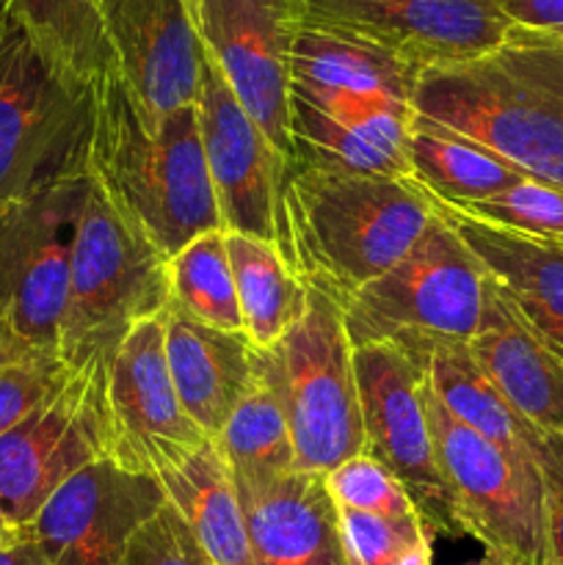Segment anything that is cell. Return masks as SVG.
I'll use <instances>...</instances> for the list:
<instances>
[{"label":"cell","mask_w":563,"mask_h":565,"mask_svg":"<svg viewBox=\"0 0 563 565\" xmlns=\"http://www.w3.org/2000/svg\"><path fill=\"white\" fill-rule=\"evenodd\" d=\"M434 215L428 193L408 177L334 174L285 160L276 246L304 285L342 303L395 268Z\"/></svg>","instance_id":"obj_1"},{"label":"cell","mask_w":563,"mask_h":565,"mask_svg":"<svg viewBox=\"0 0 563 565\" xmlns=\"http://www.w3.org/2000/svg\"><path fill=\"white\" fill-rule=\"evenodd\" d=\"M88 177L163 257L221 230L196 105L149 116L119 72L97 92Z\"/></svg>","instance_id":"obj_2"},{"label":"cell","mask_w":563,"mask_h":565,"mask_svg":"<svg viewBox=\"0 0 563 565\" xmlns=\"http://www.w3.org/2000/svg\"><path fill=\"white\" fill-rule=\"evenodd\" d=\"M414 116L563 188V39L513 28L491 53L419 72Z\"/></svg>","instance_id":"obj_3"},{"label":"cell","mask_w":563,"mask_h":565,"mask_svg":"<svg viewBox=\"0 0 563 565\" xmlns=\"http://www.w3.org/2000/svg\"><path fill=\"white\" fill-rule=\"evenodd\" d=\"M169 303V257L138 235L92 180L77 215L59 356L70 370L110 364L125 337Z\"/></svg>","instance_id":"obj_4"},{"label":"cell","mask_w":563,"mask_h":565,"mask_svg":"<svg viewBox=\"0 0 563 565\" xmlns=\"http://www.w3.org/2000/svg\"><path fill=\"white\" fill-rule=\"evenodd\" d=\"M489 287V270L436 213L395 268L340 303L348 340L353 348L390 342L425 370L434 342L472 340Z\"/></svg>","instance_id":"obj_5"},{"label":"cell","mask_w":563,"mask_h":565,"mask_svg":"<svg viewBox=\"0 0 563 565\" xmlns=\"http://www.w3.org/2000/svg\"><path fill=\"white\" fill-rule=\"evenodd\" d=\"M97 92L9 22L0 42V202L88 177Z\"/></svg>","instance_id":"obj_6"},{"label":"cell","mask_w":563,"mask_h":565,"mask_svg":"<svg viewBox=\"0 0 563 565\" xmlns=\"http://www.w3.org/2000/svg\"><path fill=\"white\" fill-rule=\"evenodd\" d=\"M257 364L285 406L296 472L329 475L362 456L353 345L337 298L309 287L304 318L274 348L257 351Z\"/></svg>","instance_id":"obj_7"},{"label":"cell","mask_w":563,"mask_h":565,"mask_svg":"<svg viewBox=\"0 0 563 565\" xmlns=\"http://www.w3.org/2000/svg\"><path fill=\"white\" fill-rule=\"evenodd\" d=\"M92 177L0 202V340L59 353L77 215Z\"/></svg>","instance_id":"obj_8"},{"label":"cell","mask_w":563,"mask_h":565,"mask_svg":"<svg viewBox=\"0 0 563 565\" xmlns=\"http://www.w3.org/2000/svg\"><path fill=\"white\" fill-rule=\"evenodd\" d=\"M419 397L464 535L511 565H544V497L539 467L453 419L431 390L428 375L419 386Z\"/></svg>","instance_id":"obj_9"},{"label":"cell","mask_w":563,"mask_h":565,"mask_svg":"<svg viewBox=\"0 0 563 565\" xmlns=\"http://www.w3.org/2000/svg\"><path fill=\"white\" fill-rule=\"evenodd\" d=\"M108 367L75 370L64 390L0 436V508L11 527H28L72 475L110 458Z\"/></svg>","instance_id":"obj_10"},{"label":"cell","mask_w":563,"mask_h":565,"mask_svg":"<svg viewBox=\"0 0 563 565\" xmlns=\"http://www.w3.org/2000/svg\"><path fill=\"white\" fill-rule=\"evenodd\" d=\"M353 373L362 408L364 452L395 475L431 533L467 539L419 397L425 370L401 348L381 342L353 348Z\"/></svg>","instance_id":"obj_11"},{"label":"cell","mask_w":563,"mask_h":565,"mask_svg":"<svg viewBox=\"0 0 563 565\" xmlns=\"http://www.w3.org/2000/svg\"><path fill=\"white\" fill-rule=\"evenodd\" d=\"M199 39L230 92L285 160L290 141V55L301 0H191Z\"/></svg>","instance_id":"obj_12"},{"label":"cell","mask_w":563,"mask_h":565,"mask_svg":"<svg viewBox=\"0 0 563 565\" xmlns=\"http://www.w3.org/2000/svg\"><path fill=\"white\" fill-rule=\"evenodd\" d=\"M508 0H301V25L346 33L414 70L472 61L513 31Z\"/></svg>","instance_id":"obj_13"},{"label":"cell","mask_w":563,"mask_h":565,"mask_svg":"<svg viewBox=\"0 0 563 565\" xmlns=\"http://www.w3.org/2000/svg\"><path fill=\"white\" fill-rule=\"evenodd\" d=\"M108 412L110 461L127 472L160 478L210 441L188 417L171 384L163 315L138 323L110 359Z\"/></svg>","instance_id":"obj_14"},{"label":"cell","mask_w":563,"mask_h":565,"mask_svg":"<svg viewBox=\"0 0 563 565\" xmlns=\"http://www.w3.org/2000/svg\"><path fill=\"white\" fill-rule=\"evenodd\" d=\"M166 502L155 475L127 472L103 458L72 475L28 533L47 565H127L132 539Z\"/></svg>","instance_id":"obj_15"},{"label":"cell","mask_w":563,"mask_h":565,"mask_svg":"<svg viewBox=\"0 0 563 565\" xmlns=\"http://www.w3.org/2000/svg\"><path fill=\"white\" fill-rule=\"evenodd\" d=\"M196 116L221 230L276 243V199L285 158L243 110L208 53Z\"/></svg>","instance_id":"obj_16"},{"label":"cell","mask_w":563,"mask_h":565,"mask_svg":"<svg viewBox=\"0 0 563 565\" xmlns=\"http://www.w3.org/2000/svg\"><path fill=\"white\" fill-rule=\"evenodd\" d=\"M116 72L149 116L196 105L204 47L191 0H99Z\"/></svg>","instance_id":"obj_17"},{"label":"cell","mask_w":563,"mask_h":565,"mask_svg":"<svg viewBox=\"0 0 563 565\" xmlns=\"http://www.w3.org/2000/svg\"><path fill=\"white\" fill-rule=\"evenodd\" d=\"M419 70L346 33L301 25L290 55V94L323 114L414 116Z\"/></svg>","instance_id":"obj_18"},{"label":"cell","mask_w":563,"mask_h":565,"mask_svg":"<svg viewBox=\"0 0 563 565\" xmlns=\"http://www.w3.org/2000/svg\"><path fill=\"white\" fill-rule=\"evenodd\" d=\"M232 483L254 565H348L340 511L323 475L290 472L268 483Z\"/></svg>","instance_id":"obj_19"},{"label":"cell","mask_w":563,"mask_h":565,"mask_svg":"<svg viewBox=\"0 0 563 565\" xmlns=\"http://www.w3.org/2000/svg\"><path fill=\"white\" fill-rule=\"evenodd\" d=\"M475 362L533 430H563V353L546 345L491 279L484 318L469 340Z\"/></svg>","instance_id":"obj_20"},{"label":"cell","mask_w":563,"mask_h":565,"mask_svg":"<svg viewBox=\"0 0 563 565\" xmlns=\"http://www.w3.org/2000/svg\"><path fill=\"white\" fill-rule=\"evenodd\" d=\"M163 342L177 397L213 441L252 384L257 348L243 331L213 329L174 307L163 312Z\"/></svg>","instance_id":"obj_21"},{"label":"cell","mask_w":563,"mask_h":565,"mask_svg":"<svg viewBox=\"0 0 563 565\" xmlns=\"http://www.w3.org/2000/svg\"><path fill=\"white\" fill-rule=\"evenodd\" d=\"M436 213L480 259L524 323L563 353V248L484 224L428 196Z\"/></svg>","instance_id":"obj_22"},{"label":"cell","mask_w":563,"mask_h":565,"mask_svg":"<svg viewBox=\"0 0 563 565\" xmlns=\"http://www.w3.org/2000/svg\"><path fill=\"white\" fill-rule=\"evenodd\" d=\"M414 116L373 114L359 119L323 114L290 94V141L296 163L359 177H408V130Z\"/></svg>","instance_id":"obj_23"},{"label":"cell","mask_w":563,"mask_h":565,"mask_svg":"<svg viewBox=\"0 0 563 565\" xmlns=\"http://www.w3.org/2000/svg\"><path fill=\"white\" fill-rule=\"evenodd\" d=\"M158 480L213 565H254L246 516L230 467L213 441Z\"/></svg>","instance_id":"obj_24"},{"label":"cell","mask_w":563,"mask_h":565,"mask_svg":"<svg viewBox=\"0 0 563 565\" xmlns=\"http://www.w3.org/2000/svg\"><path fill=\"white\" fill-rule=\"evenodd\" d=\"M425 375L453 419L500 445L511 456L535 463L541 434L508 406L506 397L475 362L469 342H434L425 359Z\"/></svg>","instance_id":"obj_25"},{"label":"cell","mask_w":563,"mask_h":565,"mask_svg":"<svg viewBox=\"0 0 563 565\" xmlns=\"http://www.w3.org/2000/svg\"><path fill=\"white\" fill-rule=\"evenodd\" d=\"M408 180L445 204L500 196L528 177L491 149L414 116L408 130Z\"/></svg>","instance_id":"obj_26"},{"label":"cell","mask_w":563,"mask_h":565,"mask_svg":"<svg viewBox=\"0 0 563 565\" xmlns=\"http://www.w3.org/2000/svg\"><path fill=\"white\" fill-rule=\"evenodd\" d=\"M243 334L257 351L274 348L307 312L309 287L293 274L279 246L259 237L226 232Z\"/></svg>","instance_id":"obj_27"},{"label":"cell","mask_w":563,"mask_h":565,"mask_svg":"<svg viewBox=\"0 0 563 565\" xmlns=\"http://www.w3.org/2000/svg\"><path fill=\"white\" fill-rule=\"evenodd\" d=\"M9 14L44 58L88 86L116 75L99 0H6Z\"/></svg>","instance_id":"obj_28"},{"label":"cell","mask_w":563,"mask_h":565,"mask_svg":"<svg viewBox=\"0 0 563 565\" xmlns=\"http://www.w3.org/2000/svg\"><path fill=\"white\" fill-rule=\"evenodd\" d=\"M213 445L230 467L237 483H268L282 475L296 472L290 423L279 395L265 379L254 353V379L246 395L232 408Z\"/></svg>","instance_id":"obj_29"},{"label":"cell","mask_w":563,"mask_h":565,"mask_svg":"<svg viewBox=\"0 0 563 565\" xmlns=\"http://www.w3.org/2000/svg\"><path fill=\"white\" fill-rule=\"evenodd\" d=\"M171 303L188 318L221 331H243L235 276L226 254V232L199 235L169 259Z\"/></svg>","instance_id":"obj_30"},{"label":"cell","mask_w":563,"mask_h":565,"mask_svg":"<svg viewBox=\"0 0 563 565\" xmlns=\"http://www.w3.org/2000/svg\"><path fill=\"white\" fill-rule=\"evenodd\" d=\"M447 207L484 221V224L563 248V188L557 185L522 180L500 196L469 204H447Z\"/></svg>","instance_id":"obj_31"},{"label":"cell","mask_w":563,"mask_h":565,"mask_svg":"<svg viewBox=\"0 0 563 565\" xmlns=\"http://www.w3.org/2000/svg\"><path fill=\"white\" fill-rule=\"evenodd\" d=\"M75 370L59 353L28 351L0 340V436L66 386Z\"/></svg>","instance_id":"obj_32"},{"label":"cell","mask_w":563,"mask_h":565,"mask_svg":"<svg viewBox=\"0 0 563 565\" xmlns=\"http://www.w3.org/2000/svg\"><path fill=\"white\" fill-rule=\"evenodd\" d=\"M323 480L334 505L342 511L373 513V516L386 519L417 516L414 502L408 500L406 489L397 483L395 475L368 452L348 458L346 463L323 475Z\"/></svg>","instance_id":"obj_33"},{"label":"cell","mask_w":563,"mask_h":565,"mask_svg":"<svg viewBox=\"0 0 563 565\" xmlns=\"http://www.w3.org/2000/svg\"><path fill=\"white\" fill-rule=\"evenodd\" d=\"M337 511L348 565H397L431 533L419 516L386 519L342 508Z\"/></svg>","instance_id":"obj_34"},{"label":"cell","mask_w":563,"mask_h":565,"mask_svg":"<svg viewBox=\"0 0 563 565\" xmlns=\"http://www.w3.org/2000/svg\"><path fill=\"white\" fill-rule=\"evenodd\" d=\"M127 565H213L196 535L171 502H166L132 539Z\"/></svg>","instance_id":"obj_35"},{"label":"cell","mask_w":563,"mask_h":565,"mask_svg":"<svg viewBox=\"0 0 563 565\" xmlns=\"http://www.w3.org/2000/svg\"><path fill=\"white\" fill-rule=\"evenodd\" d=\"M535 467L544 497V565H563V430L541 436Z\"/></svg>","instance_id":"obj_36"},{"label":"cell","mask_w":563,"mask_h":565,"mask_svg":"<svg viewBox=\"0 0 563 565\" xmlns=\"http://www.w3.org/2000/svg\"><path fill=\"white\" fill-rule=\"evenodd\" d=\"M506 14L513 28L563 39V0H508Z\"/></svg>","instance_id":"obj_37"},{"label":"cell","mask_w":563,"mask_h":565,"mask_svg":"<svg viewBox=\"0 0 563 565\" xmlns=\"http://www.w3.org/2000/svg\"><path fill=\"white\" fill-rule=\"evenodd\" d=\"M0 565H47L42 550L31 539L28 527H14L0 539Z\"/></svg>","instance_id":"obj_38"},{"label":"cell","mask_w":563,"mask_h":565,"mask_svg":"<svg viewBox=\"0 0 563 565\" xmlns=\"http://www.w3.org/2000/svg\"><path fill=\"white\" fill-rule=\"evenodd\" d=\"M434 539H436L434 533L425 535V539L419 541V544L414 546V550L408 552V555L403 557L397 565H431L434 563Z\"/></svg>","instance_id":"obj_39"},{"label":"cell","mask_w":563,"mask_h":565,"mask_svg":"<svg viewBox=\"0 0 563 565\" xmlns=\"http://www.w3.org/2000/svg\"><path fill=\"white\" fill-rule=\"evenodd\" d=\"M9 22H11V14H9V3H6V0H0V42H3L6 31H9Z\"/></svg>","instance_id":"obj_40"},{"label":"cell","mask_w":563,"mask_h":565,"mask_svg":"<svg viewBox=\"0 0 563 565\" xmlns=\"http://www.w3.org/2000/svg\"><path fill=\"white\" fill-rule=\"evenodd\" d=\"M469 565H511V563L502 561L500 555H491V552H484V557H480V561H475V563H469Z\"/></svg>","instance_id":"obj_41"},{"label":"cell","mask_w":563,"mask_h":565,"mask_svg":"<svg viewBox=\"0 0 563 565\" xmlns=\"http://www.w3.org/2000/svg\"><path fill=\"white\" fill-rule=\"evenodd\" d=\"M11 524H9V519H6V513H3V508H0V539H3L6 533H11Z\"/></svg>","instance_id":"obj_42"}]
</instances>
